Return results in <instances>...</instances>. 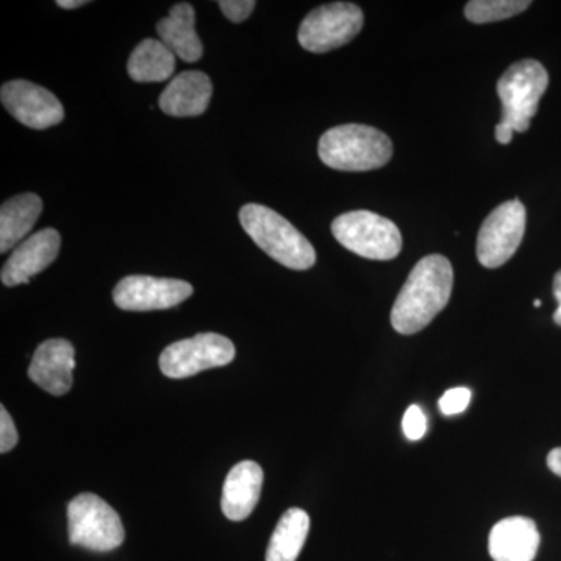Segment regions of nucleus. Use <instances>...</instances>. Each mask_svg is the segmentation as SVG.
Here are the masks:
<instances>
[{
    "label": "nucleus",
    "mask_w": 561,
    "mask_h": 561,
    "mask_svg": "<svg viewBox=\"0 0 561 561\" xmlns=\"http://www.w3.org/2000/svg\"><path fill=\"white\" fill-rule=\"evenodd\" d=\"M454 271L442 254H430L412 268L391 308V327L402 335L423 331L451 298Z\"/></svg>",
    "instance_id": "nucleus-1"
},
{
    "label": "nucleus",
    "mask_w": 561,
    "mask_h": 561,
    "mask_svg": "<svg viewBox=\"0 0 561 561\" xmlns=\"http://www.w3.org/2000/svg\"><path fill=\"white\" fill-rule=\"evenodd\" d=\"M239 220L253 242L284 267L308 271L316 264L312 243L276 210L250 203L242 206Z\"/></svg>",
    "instance_id": "nucleus-2"
},
{
    "label": "nucleus",
    "mask_w": 561,
    "mask_h": 561,
    "mask_svg": "<svg viewBox=\"0 0 561 561\" xmlns=\"http://www.w3.org/2000/svg\"><path fill=\"white\" fill-rule=\"evenodd\" d=\"M391 154L389 136L370 125H339L324 133L319 142L320 160L334 171H375L386 165Z\"/></svg>",
    "instance_id": "nucleus-3"
},
{
    "label": "nucleus",
    "mask_w": 561,
    "mask_h": 561,
    "mask_svg": "<svg viewBox=\"0 0 561 561\" xmlns=\"http://www.w3.org/2000/svg\"><path fill=\"white\" fill-rule=\"evenodd\" d=\"M331 231L342 247L365 260H394L402 250V236L397 225L371 210L342 214L332 221Z\"/></svg>",
    "instance_id": "nucleus-4"
},
{
    "label": "nucleus",
    "mask_w": 561,
    "mask_h": 561,
    "mask_svg": "<svg viewBox=\"0 0 561 561\" xmlns=\"http://www.w3.org/2000/svg\"><path fill=\"white\" fill-rule=\"evenodd\" d=\"M69 541L94 552H110L125 540L117 512L98 494L81 493L68 505Z\"/></svg>",
    "instance_id": "nucleus-5"
},
{
    "label": "nucleus",
    "mask_w": 561,
    "mask_h": 561,
    "mask_svg": "<svg viewBox=\"0 0 561 561\" xmlns=\"http://www.w3.org/2000/svg\"><path fill=\"white\" fill-rule=\"evenodd\" d=\"M548 84V70L540 61L522 60L512 65L497 81L502 122L518 133L529 130L531 117L537 114Z\"/></svg>",
    "instance_id": "nucleus-6"
},
{
    "label": "nucleus",
    "mask_w": 561,
    "mask_h": 561,
    "mask_svg": "<svg viewBox=\"0 0 561 561\" xmlns=\"http://www.w3.org/2000/svg\"><path fill=\"white\" fill-rule=\"evenodd\" d=\"M364 27V13L350 2H334L312 10L302 20L298 41L302 49L324 54L345 46Z\"/></svg>",
    "instance_id": "nucleus-7"
},
{
    "label": "nucleus",
    "mask_w": 561,
    "mask_h": 561,
    "mask_svg": "<svg viewBox=\"0 0 561 561\" xmlns=\"http://www.w3.org/2000/svg\"><path fill=\"white\" fill-rule=\"evenodd\" d=\"M236 348L225 335L205 332L195 337L172 343L162 351V375L172 379L191 378L209 368L225 367L234 360Z\"/></svg>",
    "instance_id": "nucleus-8"
},
{
    "label": "nucleus",
    "mask_w": 561,
    "mask_h": 561,
    "mask_svg": "<svg viewBox=\"0 0 561 561\" xmlns=\"http://www.w3.org/2000/svg\"><path fill=\"white\" fill-rule=\"evenodd\" d=\"M526 208L518 198L491 210L478 234V260L485 268H500L512 260L526 231Z\"/></svg>",
    "instance_id": "nucleus-9"
},
{
    "label": "nucleus",
    "mask_w": 561,
    "mask_h": 561,
    "mask_svg": "<svg viewBox=\"0 0 561 561\" xmlns=\"http://www.w3.org/2000/svg\"><path fill=\"white\" fill-rule=\"evenodd\" d=\"M194 294L186 280L131 275L114 287L113 300L122 311H162L179 306Z\"/></svg>",
    "instance_id": "nucleus-10"
},
{
    "label": "nucleus",
    "mask_w": 561,
    "mask_h": 561,
    "mask_svg": "<svg viewBox=\"0 0 561 561\" xmlns=\"http://www.w3.org/2000/svg\"><path fill=\"white\" fill-rule=\"evenodd\" d=\"M0 101L14 119L33 130H46L65 119L61 102L32 81L13 80L3 84Z\"/></svg>",
    "instance_id": "nucleus-11"
},
{
    "label": "nucleus",
    "mask_w": 561,
    "mask_h": 561,
    "mask_svg": "<svg viewBox=\"0 0 561 561\" xmlns=\"http://www.w3.org/2000/svg\"><path fill=\"white\" fill-rule=\"evenodd\" d=\"M61 238L54 228H46L32 234L27 241L14 249L3 264L0 278L7 287L28 283L33 276L49 267L60 253Z\"/></svg>",
    "instance_id": "nucleus-12"
},
{
    "label": "nucleus",
    "mask_w": 561,
    "mask_h": 561,
    "mask_svg": "<svg viewBox=\"0 0 561 561\" xmlns=\"http://www.w3.org/2000/svg\"><path fill=\"white\" fill-rule=\"evenodd\" d=\"M76 350L65 339H50L41 343L33 354L28 378L54 397H62L72 389Z\"/></svg>",
    "instance_id": "nucleus-13"
},
{
    "label": "nucleus",
    "mask_w": 561,
    "mask_h": 561,
    "mask_svg": "<svg viewBox=\"0 0 561 561\" xmlns=\"http://www.w3.org/2000/svg\"><path fill=\"white\" fill-rule=\"evenodd\" d=\"M540 541L537 524L524 516H511L491 529L489 551L494 561H534Z\"/></svg>",
    "instance_id": "nucleus-14"
},
{
    "label": "nucleus",
    "mask_w": 561,
    "mask_h": 561,
    "mask_svg": "<svg viewBox=\"0 0 561 561\" xmlns=\"http://www.w3.org/2000/svg\"><path fill=\"white\" fill-rule=\"evenodd\" d=\"M264 471L253 460H243L228 472L221 491V512L231 522L249 518L260 502Z\"/></svg>",
    "instance_id": "nucleus-15"
},
{
    "label": "nucleus",
    "mask_w": 561,
    "mask_h": 561,
    "mask_svg": "<svg viewBox=\"0 0 561 561\" xmlns=\"http://www.w3.org/2000/svg\"><path fill=\"white\" fill-rule=\"evenodd\" d=\"M213 83L201 70L181 72L162 91L160 108L173 117L202 116L208 110Z\"/></svg>",
    "instance_id": "nucleus-16"
},
{
    "label": "nucleus",
    "mask_w": 561,
    "mask_h": 561,
    "mask_svg": "<svg viewBox=\"0 0 561 561\" xmlns=\"http://www.w3.org/2000/svg\"><path fill=\"white\" fill-rule=\"evenodd\" d=\"M157 32L175 57L186 62L201 60L203 44L195 32V10L191 3L173 5L169 16L158 22Z\"/></svg>",
    "instance_id": "nucleus-17"
},
{
    "label": "nucleus",
    "mask_w": 561,
    "mask_h": 561,
    "mask_svg": "<svg viewBox=\"0 0 561 561\" xmlns=\"http://www.w3.org/2000/svg\"><path fill=\"white\" fill-rule=\"evenodd\" d=\"M43 201L36 194H22L10 198L0 208V251H7L32 231L43 213Z\"/></svg>",
    "instance_id": "nucleus-18"
},
{
    "label": "nucleus",
    "mask_w": 561,
    "mask_h": 561,
    "mask_svg": "<svg viewBox=\"0 0 561 561\" xmlns=\"http://www.w3.org/2000/svg\"><path fill=\"white\" fill-rule=\"evenodd\" d=\"M309 527L311 519L308 513L297 507L289 508L276 524L268 541L265 561H297L308 540Z\"/></svg>",
    "instance_id": "nucleus-19"
},
{
    "label": "nucleus",
    "mask_w": 561,
    "mask_h": 561,
    "mask_svg": "<svg viewBox=\"0 0 561 561\" xmlns=\"http://www.w3.org/2000/svg\"><path fill=\"white\" fill-rule=\"evenodd\" d=\"M128 76L138 83H160L171 79L175 55L162 41L144 39L128 58Z\"/></svg>",
    "instance_id": "nucleus-20"
},
{
    "label": "nucleus",
    "mask_w": 561,
    "mask_h": 561,
    "mask_svg": "<svg viewBox=\"0 0 561 561\" xmlns=\"http://www.w3.org/2000/svg\"><path fill=\"white\" fill-rule=\"evenodd\" d=\"M529 7V0H471L465 7V16L472 24H490L516 16Z\"/></svg>",
    "instance_id": "nucleus-21"
},
{
    "label": "nucleus",
    "mask_w": 561,
    "mask_h": 561,
    "mask_svg": "<svg viewBox=\"0 0 561 561\" xmlns=\"http://www.w3.org/2000/svg\"><path fill=\"white\" fill-rule=\"evenodd\" d=\"M471 402V390L467 387H456L446 391L438 401L440 412L446 416L459 415V413L467 411L468 404Z\"/></svg>",
    "instance_id": "nucleus-22"
},
{
    "label": "nucleus",
    "mask_w": 561,
    "mask_h": 561,
    "mask_svg": "<svg viewBox=\"0 0 561 561\" xmlns=\"http://www.w3.org/2000/svg\"><path fill=\"white\" fill-rule=\"evenodd\" d=\"M402 431L411 442H419L426 435L427 419L420 405H411L402 419Z\"/></svg>",
    "instance_id": "nucleus-23"
},
{
    "label": "nucleus",
    "mask_w": 561,
    "mask_h": 561,
    "mask_svg": "<svg viewBox=\"0 0 561 561\" xmlns=\"http://www.w3.org/2000/svg\"><path fill=\"white\" fill-rule=\"evenodd\" d=\"M219 7L228 20L239 24V22L249 20L256 2H253V0H220Z\"/></svg>",
    "instance_id": "nucleus-24"
},
{
    "label": "nucleus",
    "mask_w": 561,
    "mask_h": 561,
    "mask_svg": "<svg viewBox=\"0 0 561 561\" xmlns=\"http://www.w3.org/2000/svg\"><path fill=\"white\" fill-rule=\"evenodd\" d=\"M20 440L14 421L7 409L0 408V453L5 454L16 446Z\"/></svg>",
    "instance_id": "nucleus-25"
},
{
    "label": "nucleus",
    "mask_w": 561,
    "mask_h": 561,
    "mask_svg": "<svg viewBox=\"0 0 561 561\" xmlns=\"http://www.w3.org/2000/svg\"><path fill=\"white\" fill-rule=\"evenodd\" d=\"M513 128L511 125L505 124V122H500V124L496 125V130H494V136H496L497 142L502 144V146H507V144H511V140L513 138Z\"/></svg>",
    "instance_id": "nucleus-26"
},
{
    "label": "nucleus",
    "mask_w": 561,
    "mask_h": 561,
    "mask_svg": "<svg viewBox=\"0 0 561 561\" xmlns=\"http://www.w3.org/2000/svg\"><path fill=\"white\" fill-rule=\"evenodd\" d=\"M553 297L559 302V308L553 312V321L561 327V271L557 272L556 278H553Z\"/></svg>",
    "instance_id": "nucleus-27"
},
{
    "label": "nucleus",
    "mask_w": 561,
    "mask_h": 561,
    "mask_svg": "<svg viewBox=\"0 0 561 561\" xmlns=\"http://www.w3.org/2000/svg\"><path fill=\"white\" fill-rule=\"evenodd\" d=\"M548 467L553 474L560 476L561 478V448L552 449L548 456Z\"/></svg>",
    "instance_id": "nucleus-28"
},
{
    "label": "nucleus",
    "mask_w": 561,
    "mask_h": 561,
    "mask_svg": "<svg viewBox=\"0 0 561 561\" xmlns=\"http://www.w3.org/2000/svg\"><path fill=\"white\" fill-rule=\"evenodd\" d=\"M87 3L84 0H58L57 5L65 10H73L87 5Z\"/></svg>",
    "instance_id": "nucleus-29"
},
{
    "label": "nucleus",
    "mask_w": 561,
    "mask_h": 561,
    "mask_svg": "<svg viewBox=\"0 0 561 561\" xmlns=\"http://www.w3.org/2000/svg\"><path fill=\"white\" fill-rule=\"evenodd\" d=\"M534 305H535V308H540V306H541V301H540V300H537V301H535V302H534Z\"/></svg>",
    "instance_id": "nucleus-30"
}]
</instances>
